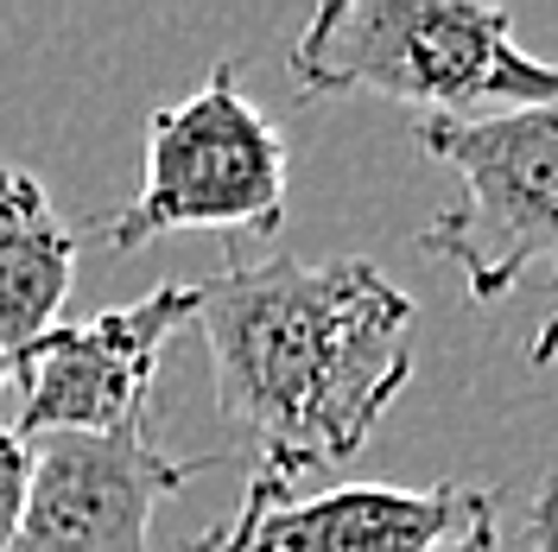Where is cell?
<instances>
[{"mask_svg":"<svg viewBox=\"0 0 558 552\" xmlns=\"http://www.w3.org/2000/svg\"><path fill=\"white\" fill-rule=\"evenodd\" d=\"M76 279V242L33 172H0V349H26L58 324Z\"/></svg>","mask_w":558,"mask_h":552,"instance_id":"8","label":"cell"},{"mask_svg":"<svg viewBox=\"0 0 558 552\" xmlns=\"http://www.w3.org/2000/svg\"><path fill=\"white\" fill-rule=\"evenodd\" d=\"M26 483H33V445L20 432H0V552L13 547V533H20Z\"/></svg>","mask_w":558,"mask_h":552,"instance_id":"10","label":"cell"},{"mask_svg":"<svg viewBox=\"0 0 558 552\" xmlns=\"http://www.w3.org/2000/svg\"><path fill=\"white\" fill-rule=\"evenodd\" d=\"M418 153L457 178L418 242L451 261L476 305L514 292L533 267L558 279V96L476 121H418Z\"/></svg>","mask_w":558,"mask_h":552,"instance_id":"3","label":"cell"},{"mask_svg":"<svg viewBox=\"0 0 558 552\" xmlns=\"http://www.w3.org/2000/svg\"><path fill=\"white\" fill-rule=\"evenodd\" d=\"M191 292L216 407L286 483L349 464L413 375V299L375 261H229Z\"/></svg>","mask_w":558,"mask_h":552,"instance_id":"1","label":"cell"},{"mask_svg":"<svg viewBox=\"0 0 558 552\" xmlns=\"http://www.w3.org/2000/svg\"><path fill=\"white\" fill-rule=\"evenodd\" d=\"M533 552H558V483L539 489V508H533Z\"/></svg>","mask_w":558,"mask_h":552,"instance_id":"11","label":"cell"},{"mask_svg":"<svg viewBox=\"0 0 558 552\" xmlns=\"http://www.w3.org/2000/svg\"><path fill=\"white\" fill-rule=\"evenodd\" d=\"M7 381H13V356H7V349H0V387H7Z\"/></svg>","mask_w":558,"mask_h":552,"instance_id":"14","label":"cell"},{"mask_svg":"<svg viewBox=\"0 0 558 552\" xmlns=\"http://www.w3.org/2000/svg\"><path fill=\"white\" fill-rule=\"evenodd\" d=\"M197 477L191 457H166L153 425L58 432L33 451L26 515L7 552H153V515Z\"/></svg>","mask_w":558,"mask_h":552,"instance_id":"6","label":"cell"},{"mask_svg":"<svg viewBox=\"0 0 558 552\" xmlns=\"http://www.w3.org/2000/svg\"><path fill=\"white\" fill-rule=\"evenodd\" d=\"M286 223V134L235 83V58L209 70L204 89L153 108L146 121V184L102 223L108 254L178 236H274Z\"/></svg>","mask_w":558,"mask_h":552,"instance_id":"4","label":"cell"},{"mask_svg":"<svg viewBox=\"0 0 558 552\" xmlns=\"http://www.w3.org/2000/svg\"><path fill=\"white\" fill-rule=\"evenodd\" d=\"M495 515L488 489H387L355 483L312 502H279L260 515L254 552H445Z\"/></svg>","mask_w":558,"mask_h":552,"instance_id":"7","label":"cell"},{"mask_svg":"<svg viewBox=\"0 0 558 552\" xmlns=\"http://www.w3.org/2000/svg\"><path fill=\"white\" fill-rule=\"evenodd\" d=\"M197 317L191 286H159L134 305H114L83 324H51L26 356H13L20 381V439L58 432H121L146 419V394L159 356Z\"/></svg>","mask_w":558,"mask_h":552,"instance_id":"5","label":"cell"},{"mask_svg":"<svg viewBox=\"0 0 558 552\" xmlns=\"http://www.w3.org/2000/svg\"><path fill=\"white\" fill-rule=\"evenodd\" d=\"M312 96H387L432 121H476L558 96V70L514 45L508 7L476 0H324L292 45Z\"/></svg>","mask_w":558,"mask_h":552,"instance_id":"2","label":"cell"},{"mask_svg":"<svg viewBox=\"0 0 558 552\" xmlns=\"http://www.w3.org/2000/svg\"><path fill=\"white\" fill-rule=\"evenodd\" d=\"M445 552H495V515H488V520H476V527H470L463 540H451Z\"/></svg>","mask_w":558,"mask_h":552,"instance_id":"13","label":"cell"},{"mask_svg":"<svg viewBox=\"0 0 558 552\" xmlns=\"http://www.w3.org/2000/svg\"><path fill=\"white\" fill-rule=\"evenodd\" d=\"M533 362H539V369L558 362V305L546 311V324H539V337H533Z\"/></svg>","mask_w":558,"mask_h":552,"instance_id":"12","label":"cell"},{"mask_svg":"<svg viewBox=\"0 0 558 552\" xmlns=\"http://www.w3.org/2000/svg\"><path fill=\"white\" fill-rule=\"evenodd\" d=\"M279 502H292V483H286V477H274V470H247L242 508L222 520L216 533H197V540H184V552H254L260 515H267V508H279Z\"/></svg>","mask_w":558,"mask_h":552,"instance_id":"9","label":"cell"}]
</instances>
